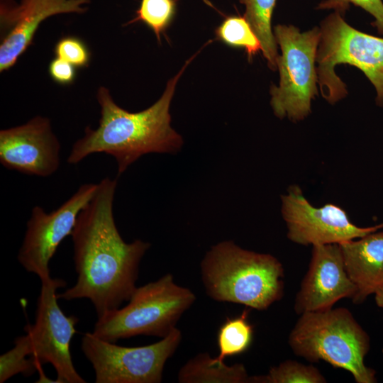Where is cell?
Masks as SVG:
<instances>
[{
    "label": "cell",
    "instance_id": "6da1fadb",
    "mask_svg": "<svg viewBox=\"0 0 383 383\" xmlns=\"http://www.w3.org/2000/svg\"><path fill=\"white\" fill-rule=\"evenodd\" d=\"M117 180L99 184L92 199L79 212L71 234L77 282L57 299H88L98 317L120 308L136 289L140 262L150 243H126L116 226L113 204Z\"/></svg>",
    "mask_w": 383,
    "mask_h": 383
},
{
    "label": "cell",
    "instance_id": "7a4b0ae2",
    "mask_svg": "<svg viewBox=\"0 0 383 383\" xmlns=\"http://www.w3.org/2000/svg\"><path fill=\"white\" fill-rule=\"evenodd\" d=\"M195 55L167 82L162 96L142 111L132 113L121 108L109 91L100 87L97 93L101 107L99 126L85 128L84 137L74 143L67 162L74 165L91 154L106 153L115 158L119 176L143 155L178 152L183 140L170 125V106L176 84Z\"/></svg>",
    "mask_w": 383,
    "mask_h": 383
},
{
    "label": "cell",
    "instance_id": "3957f363",
    "mask_svg": "<svg viewBox=\"0 0 383 383\" xmlns=\"http://www.w3.org/2000/svg\"><path fill=\"white\" fill-rule=\"evenodd\" d=\"M200 268L207 295L217 301L262 311L284 295L282 263L272 255L243 249L231 240L213 245Z\"/></svg>",
    "mask_w": 383,
    "mask_h": 383
},
{
    "label": "cell",
    "instance_id": "277c9868",
    "mask_svg": "<svg viewBox=\"0 0 383 383\" xmlns=\"http://www.w3.org/2000/svg\"><path fill=\"white\" fill-rule=\"evenodd\" d=\"M288 343L296 355L347 370L357 383L377 382L375 371L364 361L370 337L346 308L301 313Z\"/></svg>",
    "mask_w": 383,
    "mask_h": 383
},
{
    "label": "cell",
    "instance_id": "5b68a950",
    "mask_svg": "<svg viewBox=\"0 0 383 383\" xmlns=\"http://www.w3.org/2000/svg\"><path fill=\"white\" fill-rule=\"evenodd\" d=\"M196 300L187 287L177 284L171 274L136 287L128 304L98 317L92 333L116 343L136 335L166 337Z\"/></svg>",
    "mask_w": 383,
    "mask_h": 383
},
{
    "label": "cell",
    "instance_id": "8992f818",
    "mask_svg": "<svg viewBox=\"0 0 383 383\" xmlns=\"http://www.w3.org/2000/svg\"><path fill=\"white\" fill-rule=\"evenodd\" d=\"M320 30L316 71L322 96L333 104L347 95L335 67L348 64L365 74L376 89L377 104L383 106V38L353 28L336 11L322 21Z\"/></svg>",
    "mask_w": 383,
    "mask_h": 383
},
{
    "label": "cell",
    "instance_id": "52a82bcc",
    "mask_svg": "<svg viewBox=\"0 0 383 383\" xmlns=\"http://www.w3.org/2000/svg\"><path fill=\"white\" fill-rule=\"evenodd\" d=\"M274 35L282 54L277 60L279 84L270 89L271 106L279 118L301 121L311 113V100L318 94L315 62L321 30L314 27L301 33L292 25H277Z\"/></svg>",
    "mask_w": 383,
    "mask_h": 383
},
{
    "label": "cell",
    "instance_id": "ba28073f",
    "mask_svg": "<svg viewBox=\"0 0 383 383\" xmlns=\"http://www.w3.org/2000/svg\"><path fill=\"white\" fill-rule=\"evenodd\" d=\"M181 340L177 328L161 340L139 347L118 345L87 333L81 348L93 367L96 383H159L166 362Z\"/></svg>",
    "mask_w": 383,
    "mask_h": 383
},
{
    "label": "cell",
    "instance_id": "9c48e42d",
    "mask_svg": "<svg viewBox=\"0 0 383 383\" xmlns=\"http://www.w3.org/2000/svg\"><path fill=\"white\" fill-rule=\"evenodd\" d=\"M65 285L66 282L58 278L41 282L35 323L26 326V334L22 337L38 370L50 363L56 371L57 382L84 383L74 366L70 352L79 319L75 316H66L57 301V290Z\"/></svg>",
    "mask_w": 383,
    "mask_h": 383
},
{
    "label": "cell",
    "instance_id": "30bf717a",
    "mask_svg": "<svg viewBox=\"0 0 383 383\" xmlns=\"http://www.w3.org/2000/svg\"><path fill=\"white\" fill-rule=\"evenodd\" d=\"M98 184H85L60 207L50 213L35 206L31 211L18 253V260L40 282L51 278L49 263L61 242L71 235L81 210L92 199Z\"/></svg>",
    "mask_w": 383,
    "mask_h": 383
},
{
    "label": "cell",
    "instance_id": "8fae6325",
    "mask_svg": "<svg viewBox=\"0 0 383 383\" xmlns=\"http://www.w3.org/2000/svg\"><path fill=\"white\" fill-rule=\"evenodd\" d=\"M282 200V215L287 228V238L302 245L340 243L364 237L383 228V223L359 227L351 222L340 206L327 204L315 207L297 185L289 187Z\"/></svg>",
    "mask_w": 383,
    "mask_h": 383
},
{
    "label": "cell",
    "instance_id": "7c38bea8",
    "mask_svg": "<svg viewBox=\"0 0 383 383\" xmlns=\"http://www.w3.org/2000/svg\"><path fill=\"white\" fill-rule=\"evenodd\" d=\"M60 153V143L48 118L35 116L0 131V162L8 170L49 177L59 168Z\"/></svg>",
    "mask_w": 383,
    "mask_h": 383
},
{
    "label": "cell",
    "instance_id": "4fadbf2b",
    "mask_svg": "<svg viewBox=\"0 0 383 383\" xmlns=\"http://www.w3.org/2000/svg\"><path fill=\"white\" fill-rule=\"evenodd\" d=\"M356 292L345 270L339 244L314 245L294 309L300 315L327 310L342 299L353 300Z\"/></svg>",
    "mask_w": 383,
    "mask_h": 383
},
{
    "label": "cell",
    "instance_id": "5bb4252c",
    "mask_svg": "<svg viewBox=\"0 0 383 383\" xmlns=\"http://www.w3.org/2000/svg\"><path fill=\"white\" fill-rule=\"evenodd\" d=\"M89 0H21L19 4L1 3V26L4 35L0 45V70L11 67L32 43L40 23L60 13H82Z\"/></svg>",
    "mask_w": 383,
    "mask_h": 383
},
{
    "label": "cell",
    "instance_id": "9a60e30c",
    "mask_svg": "<svg viewBox=\"0 0 383 383\" xmlns=\"http://www.w3.org/2000/svg\"><path fill=\"white\" fill-rule=\"evenodd\" d=\"M345 270L357 292L353 301L362 303L383 286V231L339 243Z\"/></svg>",
    "mask_w": 383,
    "mask_h": 383
},
{
    "label": "cell",
    "instance_id": "2e32d148",
    "mask_svg": "<svg viewBox=\"0 0 383 383\" xmlns=\"http://www.w3.org/2000/svg\"><path fill=\"white\" fill-rule=\"evenodd\" d=\"M250 376L242 363L227 365L208 353H199L179 370L180 383H245Z\"/></svg>",
    "mask_w": 383,
    "mask_h": 383
},
{
    "label": "cell",
    "instance_id": "e0dca14e",
    "mask_svg": "<svg viewBox=\"0 0 383 383\" xmlns=\"http://www.w3.org/2000/svg\"><path fill=\"white\" fill-rule=\"evenodd\" d=\"M245 5L246 19L260 42L269 67L275 70L279 56L277 44L272 31V16L277 0H239Z\"/></svg>",
    "mask_w": 383,
    "mask_h": 383
},
{
    "label": "cell",
    "instance_id": "ac0fdd59",
    "mask_svg": "<svg viewBox=\"0 0 383 383\" xmlns=\"http://www.w3.org/2000/svg\"><path fill=\"white\" fill-rule=\"evenodd\" d=\"M253 328L248 320V311L240 316L227 318L217 333L219 355L217 359L223 361L227 357L245 352L251 345Z\"/></svg>",
    "mask_w": 383,
    "mask_h": 383
},
{
    "label": "cell",
    "instance_id": "d6986e66",
    "mask_svg": "<svg viewBox=\"0 0 383 383\" xmlns=\"http://www.w3.org/2000/svg\"><path fill=\"white\" fill-rule=\"evenodd\" d=\"M249 382L325 383L326 379L316 367L289 360L271 367L265 375L250 376Z\"/></svg>",
    "mask_w": 383,
    "mask_h": 383
},
{
    "label": "cell",
    "instance_id": "ffe728a7",
    "mask_svg": "<svg viewBox=\"0 0 383 383\" xmlns=\"http://www.w3.org/2000/svg\"><path fill=\"white\" fill-rule=\"evenodd\" d=\"M216 34L226 44L244 48L249 59L262 50L260 40L244 17L227 18L216 30Z\"/></svg>",
    "mask_w": 383,
    "mask_h": 383
},
{
    "label": "cell",
    "instance_id": "44dd1931",
    "mask_svg": "<svg viewBox=\"0 0 383 383\" xmlns=\"http://www.w3.org/2000/svg\"><path fill=\"white\" fill-rule=\"evenodd\" d=\"M175 0H141L135 17L128 24L142 21L155 33L160 40L161 33L170 23L175 11Z\"/></svg>",
    "mask_w": 383,
    "mask_h": 383
},
{
    "label": "cell",
    "instance_id": "7402d4cb",
    "mask_svg": "<svg viewBox=\"0 0 383 383\" xmlns=\"http://www.w3.org/2000/svg\"><path fill=\"white\" fill-rule=\"evenodd\" d=\"M38 367L28 356L27 348L21 336L14 340V347L0 356V382L4 383L19 373L32 375Z\"/></svg>",
    "mask_w": 383,
    "mask_h": 383
},
{
    "label": "cell",
    "instance_id": "603a6c76",
    "mask_svg": "<svg viewBox=\"0 0 383 383\" xmlns=\"http://www.w3.org/2000/svg\"><path fill=\"white\" fill-rule=\"evenodd\" d=\"M359 6L371 14L374 21L371 23L383 35V2L382 0H324L316 7L317 9H333L343 16L349 9L350 5Z\"/></svg>",
    "mask_w": 383,
    "mask_h": 383
},
{
    "label": "cell",
    "instance_id": "cb8c5ba5",
    "mask_svg": "<svg viewBox=\"0 0 383 383\" xmlns=\"http://www.w3.org/2000/svg\"><path fill=\"white\" fill-rule=\"evenodd\" d=\"M55 52L57 57L77 67L87 66L90 60V52L85 43L74 36L61 38L55 45Z\"/></svg>",
    "mask_w": 383,
    "mask_h": 383
},
{
    "label": "cell",
    "instance_id": "d4e9b609",
    "mask_svg": "<svg viewBox=\"0 0 383 383\" xmlns=\"http://www.w3.org/2000/svg\"><path fill=\"white\" fill-rule=\"evenodd\" d=\"M49 74L55 82L69 84L75 78V69L71 63L57 57L50 63Z\"/></svg>",
    "mask_w": 383,
    "mask_h": 383
},
{
    "label": "cell",
    "instance_id": "484cf974",
    "mask_svg": "<svg viewBox=\"0 0 383 383\" xmlns=\"http://www.w3.org/2000/svg\"><path fill=\"white\" fill-rule=\"evenodd\" d=\"M374 295L377 305L380 308H383V286L376 291Z\"/></svg>",
    "mask_w": 383,
    "mask_h": 383
}]
</instances>
